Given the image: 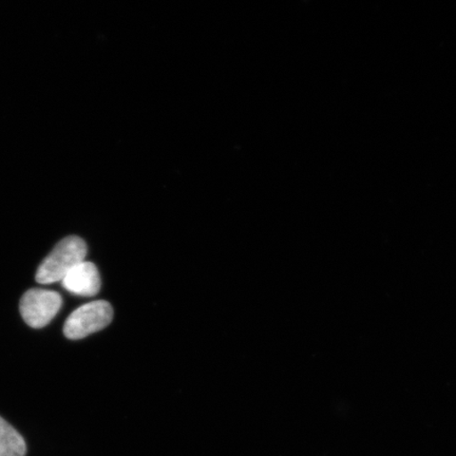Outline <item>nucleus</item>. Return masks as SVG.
I'll list each match as a JSON object with an SVG mask.
<instances>
[{
	"label": "nucleus",
	"mask_w": 456,
	"mask_h": 456,
	"mask_svg": "<svg viewBox=\"0 0 456 456\" xmlns=\"http://www.w3.org/2000/svg\"><path fill=\"white\" fill-rule=\"evenodd\" d=\"M87 245L82 238L69 236L62 239L39 265L37 283L51 284L61 281L74 267L85 261Z\"/></svg>",
	"instance_id": "obj_1"
},
{
	"label": "nucleus",
	"mask_w": 456,
	"mask_h": 456,
	"mask_svg": "<svg viewBox=\"0 0 456 456\" xmlns=\"http://www.w3.org/2000/svg\"><path fill=\"white\" fill-rule=\"evenodd\" d=\"M113 310L107 301L99 300L84 305L67 318L64 334L72 340L82 339L110 326Z\"/></svg>",
	"instance_id": "obj_2"
},
{
	"label": "nucleus",
	"mask_w": 456,
	"mask_h": 456,
	"mask_svg": "<svg viewBox=\"0 0 456 456\" xmlns=\"http://www.w3.org/2000/svg\"><path fill=\"white\" fill-rule=\"evenodd\" d=\"M61 305V296L54 290L31 289L22 296L20 311L28 327L42 329L53 321Z\"/></svg>",
	"instance_id": "obj_3"
},
{
	"label": "nucleus",
	"mask_w": 456,
	"mask_h": 456,
	"mask_svg": "<svg viewBox=\"0 0 456 456\" xmlns=\"http://www.w3.org/2000/svg\"><path fill=\"white\" fill-rule=\"evenodd\" d=\"M61 284L71 294L93 297L99 294L101 289L98 267L93 262L83 261L62 279Z\"/></svg>",
	"instance_id": "obj_4"
},
{
	"label": "nucleus",
	"mask_w": 456,
	"mask_h": 456,
	"mask_svg": "<svg viewBox=\"0 0 456 456\" xmlns=\"http://www.w3.org/2000/svg\"><path fill=\"white\" fill-rule=\"evenodd\" d=\"M24 438L3 418H0V456H25Z\"/></svg>",
	"instance_id": "obj_5"
}]
</instances>
